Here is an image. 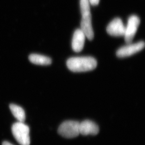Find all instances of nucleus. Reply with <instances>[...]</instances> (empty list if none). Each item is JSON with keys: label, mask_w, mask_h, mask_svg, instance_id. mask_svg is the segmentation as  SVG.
<instances>
[{"label": "nucleus", "mask_w": 145, "mask_h": 145, "mask_svg": "<svg viewBox=\"0 0 145 145\" xmlns=\"http://www.w3.org/2000/svg\"><path fill=\"white\" fill-rule=\"evenodd\" d=\"M80 7L82 16L90 13V2L89 0H80Z\"/></svg>", "instance_id": "nucleus-12"}, {"label": "nucleus", "mask_w": 145, "mask_h": 145, "mask_svg": "<svg viewBox=\"0 0 145 145\" xmlns=\"http://www.w3.org/2000/svg\"><path fill=\"white\" fill-rule=\"evenodd\" d=\"M29 59L32 63L40 65H48L52 63L50 58L37 54H31L29 56Z\"/></svg>", "instance_id": "nucleus-10"}, {"label": "nucleus", "mask_w": 145, "mask_h": 145, "mask_svg": "<svg viewBox=\"0 0 145 145\" xmlns=\"http://www.w3.org/2000/svg\"><path fill=\"white\" fill-rule=\"evenodd\" d=\"M106 30L110 35L114 37H122L125 36V27L121 19L116 18L108 24Z\"/></svg>", "instance_id": "nucleus-6"}, {"label": "nucleus", "mask_w": 145, "mask_h": 145, "mask_svg": "<svg viewBox=\"0 0 145 145\" xmlns=\"http://www.w3.org/2000/svg\"><path fill=\"white\" fill-rule=\"evenodd\" d=\"M80 123L75 121H66L59 126L58 133L66 138H74L79 135Z\"/></svg>", "instance_id": "nucleus-3"}, {"label": "nucleus", "mask_w": 145, "mask_h": 145, "mask_svg": "<svg viewBox=\"0 0 145 145\" xmlns=\"http://www.w3.org/2000/svg\"><path fill=\"white\" fill-rule=\"evenodd\" d=\"M80 133L84 136L95 135L99 132L98 126L93 121L85 120L80 123Z\"/></svg>", "instance_id": "nucleus-8"}, {"label": "nucleus", "mask_w": 145, "mask_h": 145, "mask_svg": "<svg viewBox=\"0 0 145 145\" xmlns=\"http://www.w3.org/2000/svg\"><path fill=\"white\" fill-rule=\"evenodd\" d=\"M97 65L96 60L90 56L70 58L67 61V67L74 72L90 71L96 68Z\"/></svg>", "instance_id": "nucleus-1"}, {"label": "nucleus", "mask_w": 145, "mask_h": 145, "mask_svg": "<svg viewBox=\"0 0 145 145\" xmlns=\"http://www.w3.org/2000/svg\"><path fill=\"white\" fill-rule=\"evenodd\" d=\"M85 36L81 29H77L74 32L72 40V48L76 52L82 50L84 46Z\"/></svg>", "instance_id": "nucleus-9"}, {"label": "nucleus", "mask_w": 145, "mask_h": 145, "mask_svg": "<svg viewBox=\"0 0 145 145\" xmlns=\"http://www.w3.org/2000/svg\"><path fill=\"white\" fill-rule=\"evenodd\" d=\"M81 30L88 40H92L94 37V33L92 25V16L91 13L82 16L80 23Z\"/></svg>", "instance_id": "nucleus-7"}, {"label": "nucleus", "mask_w": 145, "mask_h": 145, "mask_svg": "<svg viewBox=\"0 0 145 145\" xmlns=\"http://www.w3.org/2000/svg\"><path fill=\"white\" fill-rule=\"evenodd\" d=\"M3 145H13V144H11L10 143L8 142V141H4L3 143Z\"/></svg>", "instance_id": "nucleus-14"}, {"label": "nucleus", "mask_w": 145, "mask_h": 145, "mask_svg": "<svg viewBox=\"0 0 145 145\" xmlns=\"http://www.w3.org/2000/svg\"><path fill=\"white\" fill-rule=\"evenodd\" d=\"M90 4L93 6L97 5L99 3L100 0H89Z\"/></svg>", "instance_id": "nucleus-13"}, {"label": "nucleus", "mask_w": 145, "mask_h": 145, "mask_svg": "<svg viewBox=\"0 0 145 145\" xmlns=\"http://www.w3.org/2000/svg\"><path fill=\"white\" fill-rule=\"evenodd\" d=\"M144 41H140L135 44H129L119 48L116 51V56L118 57L124 58L130 56L142 50L145 47Z\"/></svg>", "instance_id": "nucleus-5"}, {"label": "nucleus", "mask_w": 145, "mask_h": 145, "mask_svg": "<svg viewBox=\"0 0 145 145\" xmlns=\"http://www.w3.org/2000/svg\"><path fill=\"white\" fill-rule=\"evenodd\" d=\"M10 110L14 117L16 118L18 122H25V110L22 107L16 104H11L10 105Z\"/></svg>", "instance_id": "nucleus-11"}, {"label": "nucleus", "mask_w": 145, "mask_h": 145, "mask_svg": "<svg viewBox=\"0 0 145 145\" xmlns=\"http://www.w3.org/2000/svg\"><path fill=\"white\" fill-rule=\"evenodd\" d=\"M140 18L136 16H131L129 18L127 25L125 28V32L124 36L125 41L127 44H130L133 41L140 25Z\"/></svg>", "instance_id": "nucleus-4"}, {"label": "nucleus", "mask_w": 145, "mask_h": 145, "mask_svg": "<svg viewBox=\"0 0 145 145\" xmlns=\"http://www.w3.org/2000/svg\"><path fill=\"white\" fill-rule=\"evenodd\" d=\"M11 130L13 135L20 145H30L29 126L23 122H16L12 125Z\"/></svg>", "instance_id": "nucleus-2"}]
</instances>
